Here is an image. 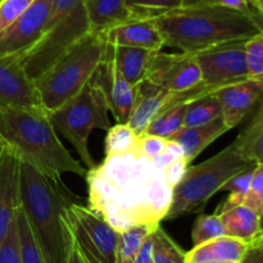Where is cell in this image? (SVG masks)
<instances>
[{"mask_svg":"<svg viewBox=\"0 0 263 263\" xmlns=\"http://www.w3.org/2000/svg\"><path fill=\"white\" fill-rule=\"evenodd\" d=\"M87 207L117 233L134 226H158L166 217L174 187L151 158L138 149L105 156L87 170Z\"/></svg>","mask_w":263,"mask_h":263,"instance_id":"1","label":"cell"},{"mask_svg":"<svg viewBox=\"0 0 263 263\" xmlns=\"http://www.w3.org/2000/svg\"><path fill=\"white\" fill-rule=\"evenodd\" d=\"M134 263H152V234L145 239Z\"/></svg>","mask_w":263,"mask_h":263,"instance_id":"43","label":"cell"},{"mask_svg":"<svg viewBox=\"0 0 263 263\" xmlns=\"http://www.w3.org/2000/svg\"><path fill=\"white\" fill-rule=\"evenodd\" d=\"M146 79L168 91H185L202 82V72L194 54L156 51Z\"/></svg>","mask_w":263,"mask_h":263,"instance_id":"12","label":"cell"},{"mask_svg":"<svg viewBox=\"0 0 263 263\" xmlns=\"http://www.w3.org/2000/svg\"><path fill=\"white\" fill-rule=\"evenodd\" d=\"M92 80L104 92L109 110L117 123H127L135 102L136 86L131 85L120 73L112 58L105 51L102 62L92 74Z\"/></svg>","mask_w":263,"mask_h":263,"instance_id":"15","label":"cell"},{"mask_svg":"<svg viewBox=\"0 0 263 263\" xmlns=\"http://www.w3.org/2000/svg\"><path fill=\"white\" fill-rule=\"evenodd\" d=\"M63 180L21 159L20 208L48 263H67L74 247L71 207L81 202Z\"/></svg>","mask_w":263,"mask_h":263,"instance_id":"2","label":"cell"},{"mask_svg":"<svg viewBox=\"0 0 263 263\" xmlns=\"http://www.w3.org/2000/svg\"><path fill=\"white\" fill-rule=\"evenodd\" d=\"M228 131L230 130L225 125L223 118L220 117L204 125L192 126V127L182 126L180 130H177L167 139L181 146L184 152V158L190 164L207 146H210L213 141L217 140Z\"/></svg>","mask_w":263,"mask_h":263,"instance_id":"19","label":"cell"},{"mask_svg":"<svg viewBox=\"0 0 263 263\" xmlns=\"http://www.w3.org/2000/svg\"><path fill=\"white\" fill-rule=\"evenodd\" d=\"M187 167H189V162L181 157V158L176 159L175 162H172L166 170H164V177H166L167 182L171 185L172 187L176 186L180 182V180L184 177L185 172H186Z\"/></svg>","mask_w":263,"mask_h":263,"instance_id":"40","label":"cell"},{"mask_svg":"<svg viewBox=\"0 0 263 263\" xmlns=\"http://www.w3.org/2000/svg\"><path fill=\"white\" fill-rule=\"evenodd\" d=\"M198 4L204 5H215V7H223L229 9L238 10V12L247 13V14H257L258 13L252 8L248 0H199Z\"/></svg>","mask_w":263,"mask_h":263,"instance_id":"39","label":"cell"},{"mask_svg":"<svg viewBox=\"0 0 263 263\" xmlns=\"http://www.w3.org/2000/svg\"><path fill=\"white\" fill-rule=\"evenodd\" d=\"M249 4L252 5L254 10L258 13V15L261 17V12H262V8H263V0H248Z\"/></svg>","mask_w":263,"mask_h":263,"instance_id":"46","label":"cell"},{"mask_svg":"<svg viewBox=\"0 0 263 263\" xmlns=\"http://www.w3.org/2000/svg\"><path fill=\"white\" fill-rule=\"evenodd\" d=\"M241 204L247 205L263 217V163H257L254 166L251 186L244 195Z\"/></svg>","mask_w":263,"mask_h":263,"instance_id":"34","label":"cell"},{"mask_svg":"<svg viewBox=\"0 0 263 263\" xmlns=\"http://www.w3.org/2000/svg\"><path fill=\"white\" fill-rule=\"evenodd\" d=\"M171 91L159 87L145 79L136 86L135 102L127 123L138 136L145 133L149 123L166 107Z\"/></svg>","mask_w":263,"mask_h":263,"instance_id":"18","label":"cell"},{"mask_svg":"<svg viewBox=\"0 0 263 263\" xmlns=\"http://www.w3.org/2000/svg\"><path fill=\"white\" fill-rule=\"evenodd\" d=\"M226 235L251 243L262 233L261 216L247 205H236L220 213Z\"/></svg>","mask_w":263,"mask_h":263,"instance_id":"22","label":"cell"},{"mask_svg":"<svg viewBox=\"0 0 263 263\" xmlns=\"http://www.w3.org/2000/svg\"><path fill=\"white\" fill-rule=\"evenodd\" d=\"M91 32L103 31L134 20L126 0H84Z\"/></svg>","mask_w":263,"mask_h":263,"instance_id":"21","label":"cell"},{"mask_svg":"<svg viewBox=\"0 0 263 263\" xmlns=\"http://www.w3.org/2000/svg\"><path fill=\"white\" fill-rule=\"evenodd\" d=\"M261 18L263 20V8H262V12H261Z\"/></svg>","mask_w":263,"mask_h":263,"instance_id":"48","label":"cell"},{"mask_svg":"<svg viewBox=\"0 0 263 263\" xmlns=\"http://www.w3.org/2000/svg\"><path fill=\"white\" fill-rule=\"evenodd\" d=\"M222 108L229 130L236 127L254 109L263 97V79H247L213 92Z\"/></svg>","mask_w":263,"mask_h":263,"instance_id":"16","label":"cell"},{"mask_svg":"<svg viewBox=\"0 0 263 263\" xmlns=\"http://www.w3.org/2000/svg\"><path fill=\"white\" fill-rule=\"evenodd\" d=\"M256 166L240 156L234 143L199 164L187 167L174 187L170 210L164 220L199 213L208 200L233 176Z\"/></svg>","mask_w":263,"mask_h":263,"instance_id":"6","label":"cell"},{"mask_svg":"<svg viewBox=\"0 0 263 263\" xmlns=\"http://www.w3.org/2000/svg\"><path fill=\"white\" fill-rule=\"evenodd\" d=\"M0 263H21L15 220L8 231L7 238L0 247Z\"/></svg>","mask_w":263,"mask_h":263,"instance_id":"36","label":"cell"},{"mask_svg":"<svg viewBox=\"0 0 263 263\" xmlns=\"http://www.w3.org/2000/svg\"><path fill=\"white\" fill-rule=\"evenodd\" d=\"M226 235L220 215H204L200 213L194 221L192 230V240L194 247L204 244L216 238Z\"/></svg>","mask_w":263,"mask_h":263,"instance_id":"31","label":"cell"},{"mask_svg":"<svg viewBox=\"0 0 263 263\" xmlns=\"http://www.w3.org/2000/svg\"><path fill=\"white\" fill-rule=\"evenodd\" d=\"M135 18H154L182 7V0H126Z\"/></svg>","mask_w":263,"mask_h":263,"instance_id":"32","label":"cell"},{"mask_svg":"<svg viewBox=\"0 0 263 263\" xmlns=\"http://www.w3.org/2000/svg\"><path fill=\"white\" fill-rule=\"evenodd\" d=\"M108 115L107 98L92 77L74 97L49 113L55 130L73 145L87 170L97 166L89 151V138L95 128L107 131L110 127Z\"/></svg>","mask_w":263,"mask_h":263,"instance_id":"7","label":"cell"},{"mask_svg":"<svg viewBox=\"0 0 263 263\" xmlns=\"http://www.w3.org/2000/svg\"><path fill=\"white\" fill-rule=\"evenodd\" d=\"M220 117H222V108L220 102L213 94H208L187 103L184 126L192 127V126L204 125Z\"/></svg>","mask_w":263,"mask_h":263,"instance_id":"25","label":"cell"},{"mask_svg":"<svg viewBox=\"0 0 263 263\" xmlns=\"http://www.w3.org/2000/svg\"><path fill=\"white\" fill-rule=\"evenodd\" d=\"M21 157L0 140V247L20 208Z\"/></svg>","mask_w":263,"mask_h":263,"instance_id":"14","label":"cell"},{"mask_svg":"<svg viewBox=\"0 0 263 263\" xmlns=\"http://www.w3.org/2000/svg\"><path fill=\"white\" fill-rule=\"evenodd\" d=\"M152 263H186V253L161 225L152 231Z\"/></svg>","mask_w":263,"mask_h":263,"instance_id":"26","label":"cell"},{"mask_svg":"<svg viewBox=\"0 0 263 263\" xmlns=\"http://www.w3.org/2000/svg\"><path fill=\"white\" fill-rule=\"evenodd\" d=\"M233 143L247 161L263 163V97L254 117Z\"/></svg>","mask_w":263,"mask_h":263,"instance_id":"23","label":"cell"},{"mask_svg":"<svg viewBox=\"0 0 263 263\" xmlns=\"http://www.w3.org/2000/svg\"><path fill=\"white\" fill-rule=\"evenodd\" d=\"M240 263H263V233L249 243Z\"/></svg>","mask_w":263,"mask_h":263,"instance_id":"41","label":"cell"},{"mask_svg":"<svg viewBox=\"0 0 263 263\" xmlns=\"http://www.w3.org/2000/svg\"><path fill=\"white\" fill-rule=\"evenodd\" d=\"M246 61L249 79H263V32L246 41Z\"/></svg>","mask_w":263,"mask_h":263,"instance_id":"33","label":"cell"},{"mask_svg":"<svg viewBox=\"0 0 263 263\" xmlns=\"http://www.w3.org/2000/svg\"><path fill=\"white\" fill-rule=\"evenodd\" d=\"M107 43L90 32L67 49L35 80L41 104L49 113L77 94L92 77L104 57Z\"/></svg>","mask_w":263,"mask_h":263,"instance_id":"5","label":"cell"},{"mask_svg":"<svg viewBox=\"0 0 263 263\" xmlns=\"http://www.w3.org/2000/svg\"><path fill=\"white\" fill-rule=\"evenodd\" d=\"M33 0H2L0 4V33L15 22Z\"/></svg>","mask_w":263,"mask_h":263,"instance_id":"35","label":"cell"},{"mask_svg":"<svg viewBox=\"0 0 263 263\" xmlns=\"http://www.w3.org/2000/svg\"><path fill=\"white\" fill-rule=\"evenodd\" d=\"M0 105L44 108L35 80L27 73L18 57L0 54Z\"/></svg>","mask_w":263,"mask_h":263,"instance_id":"13","label":"cell"},{"mask_svg":"<svg viewBox=\"0 0 263 263\" xmlns=\"http://www.w3.org/2000/svg\"><path fill=\"white\" fill-rule=\"evenodd\" d=\"M138 134L131 128L128 123H117L110 126L105 136V156L122 154L136 148Z\"/></svg>","mask_w":263,"mask_h":263,"instance_id":"30","label":"cell"},{"mask_svg":"<svg viewBox=\"0 0 263 263\" xmlns=\"http://www.w3.org/2000/svg\"><path fill=\"white\" fill-rule=\"evenodd\" d=\"M186 263H238L226 261V259L218 258L203 251L200 247H194L190 252L186 253Z\"/></svg>","mask_w":263,"mask_h":263,"instance_id":"42","label":"cell"},{"mask_svg":"<svg viewBox=\"0 0 263 263\" xmlns=\"http://www.w3.org/2000/svg\"><path fill=\"white\" fill-rule=\"evenodd\" d=\"M15 226H17L21 263H48L40 247L37 246L33 238L30 225L21 208H18L17 216H15Z\"/></svg>","mask_w":263,"mask_h":263,"instance_id":"28","label":"cell"},{"mask_svg":"<svg viewBox=\"0 0 263 263\" xmlns=\"http://www.w3.org/2000/svg\"><path fill=\"white\" fill-rule=\"evenodd\" d=\"M181 157H184V152H182L181 146H180L177 143H175V141L168 140V145H167L166 151L162 152V153L158 154V156L151 158V161L152 163L156 166V168H158L159 171L164 172V170H166L172 162L181 158Z\"/></svg>","mask_w":263,"mask_h":263,"instance_id":"38","label":"cell"},{"mask_svg":"<svg viewBox=\"0 0 263 263\" xmlns=\"http://www.w3.org/2000/svg\"><path fill=\"white\" fill-rule=\"evenodd\" d=\"M67 263H86V261L84 259V257H82L81 252H80L79 247L76 246V241H74V247L73 249H72L71 254H69L68 262Z\"/></svg>","mask_w":263,"mask_h":263,"instance_id":"44","label":"cell"},{"mask_svg":"<svg viewBox=\"0 0 263 263\" xmlns=\"http://www.w3.org/2000/svg\"><path fill=\"white\" fill-rule=\"evenodd\" d=\"M156 228L149 225H139L118 233L116 263H134L145 239Z\"/></svg>","mask_w":263,"mask_h":263,"instance_id":"24","label":"cell"},{"mask_svg":"<svg viewBox=\"0 0 263 263\" xmlns=\"http://www.w3.org/2000/svg\"><path fill=\"white\" fill-rule=\"evenodd\" d=\"M105 53L112 58L120 73L131 85L138 86L146 79L149 66L156 51L144 48H135V46L107 44Z\"/></svg>","mask_w":263,"mask_h":263,"instance_id":"20","label":"cell"},{"mask_svg":"<svg viewBox=\"0 0 263 263\" xmlns=\"http://www.w3.org/2000/svg\"><path fill=\"white\" fill-rule=\"evenodd\" d=\"M187 103H181L174 107H170L168 109L163 110L159 115L153 118L149 126L146 127L145 133L148 135H157L161 138H170L172 134L184 126L185 110H186ZM143 134V135H144Z\"/></svg>","mask_w":263,"mask_h":263,"instance_id":"27","label":"cell"},{"mask_svg":"<svg viewBox=\"0 0 263 263\" xmlns=\"http://www.w3.org/2000/svg\"><path fill=\"white\" fill-rule=\"evenodd\" d=\"M164 46L185 53L198 51L248 40L263 32V20L257 14L215 5L180 7L154 17Z\"/></svg>","mask_w":263,"mask_h":263,"instance_id":"3","label":"cell"},{"mask_svg":"<svg viewBox=\"0 0 263 263\" xmlns=\"http://www.w3.org/2000/svg\"><path fill=\"white\" fill-rule=\"evenodd\" d=\"M71 218L77 246L94 254L102 263H116L117 231L102 216L81 203L72 204Z\"/></svg>","mask_w":263,"mask_h":263,"instance_id":"10","label":"cell"},{"mask_svg":"<svg viewBox=\"0 0 263 263\" xmlns=\"http://www.w3.org/2000/svg\"><path fill=\"white\" fill-rule=\"evenodd\" d=\"M107 44L135 46L158 51L164 46L163 37L154 18H134L100 32Z\"/></svg>","mask_w":263,"mask_h":263,"instance_id":"17","label":"cell"},{"mask_svg":"<svg viewBox=\"0 0 263 263\" xmlns=\"http://www.w3.org/2000/svg\"><path fill=\"white\" fill-rule=\"evenodd\" d=\"M90 32L84 0H53L44 35L22 58L27 73L36 80L67 49Z\"/></svg>","mask_w":263,"mask_h":263,"instance_id":"8","label":"cell"},{"mask_svg":"<svg viewBox=\"0 0 263 263\" xmlns=\"http://www.w3.org/2000/svg\"><path fill=\"white\" fill-rule=\"evenodd\" d=\"M248 246L249 243L241 240V239L223 235L211 241H207L204 244H200L198 247H200L207 253L218 257V258L240 263L241 258H243L247 249H248Z\"/></svg>","mask_w":263,"mask_h":263,"instance_id":"29","label":"cell"},{"mask_svg":"<svg viewBox=\"0 0 263 263\" xmlns=\"http://www.w3.org/2000/svg\"><path fill=\"white\" fill-rule=\"evenodd\" d=\"M0 140L49 176L62 179V175L74 174L86 177L87 170L59 140L45 108L0 105Z\"/></svg>","mask_w":263,"mask_h":263,"instance_id":"4","label":"cell"},{"mask_svg":"<svg viewBox=\"0 0 263 263\" xmlns=\"http://www.w3.org/2000/svg\"><path fill=\"white\" fill-rule=\"evenodd\" d=\"M53 0H33L13 25L0 33V54L22 59L44 35Z\"/></svg>","mask_w":263,"mask_h":263,"instance_id":"11","label":"cell"},{"mask_svg":"<svg viewBox=\"0 0 263 263\" xmlns=\"http://www.w3.org/2000/svg\"><path fill=\"white\" fill-rule=\"evenodd\" d=\"M199 3V0H182V7H189V5H195Z\"/></svg>","mask_w":263,"mask_h":263,"instance_id":"47","label":"cell"},{"mask_svg":"<svg viewBox=\"0 0 263 263\" xmlns=\"http://www.w3.org/2000/svg\"><path fill=\"white\" fill-rule=\"evenodd\" d=\"M0 4H2V0H0Z\"/></svg>","mask_w":263,"mask_h":263,"instance_id":"49","label":"cell"},{"mask_svg":"<svg viewBox=\"0 0 263 263\" xmlns=\"http://www.w3.org/2000/svg\"><path fill=\"white\" fill-rule=\"evenodd\" d=\"M262 233H263V230H262Z\"/></svg>","mask_w":263,"mask_h":263,"instance_id":"50","label":"cell"},{"mask_svg":"<svg viewBox=\"0 0 263 263\" xmlns=\"http://www.w3.org/2000/svg\"><path fill=\"white\" fill-rule=\"evenodd\" d=\"M246 41L223 44L195 53L202 72V84L216 92L221 87L249 79Z\"/></svg>","mask_w":263,"mask_h":263,"instance_id":"9","label":"cell"},{"mask_svg":"<svg viewBox=\"0 0 263 263\" xmlns=\"http://www.w3.org/2000/svg\"><path fill=\"white\" fill-rule=\"evenodd\" d=\"M76 246H77V244H76ZM77 247H79V246H77ZM79 249H80V252H81L82 257H84V259H85V261H86V263H102V262L99 261V259L97 258V257L94 256V254L90 253L89 251H86V249L81 248V247H79Z\"/></svg>","mask_w":263,"mask_h":263,"instance_id":"45","label":"cell"},{"mask_svg":"<svg viewBox=\"0 0 263 263\" xmlns=\"http://www.w3.org/2000/svg\"><path fill=\"white\" fill-rule=\"evenodd\" d=\"M167 145H168V139L161 138V136L157 135L144 134V135L139 136L136 149L143 156L148 157V158H153V157L158 156L162 152L166 151Z\"/></svg>","mask_w":263,"mask_h":263,"instance_id":"37","label":"cell"}]
</instances>
